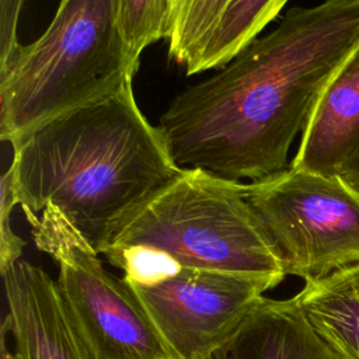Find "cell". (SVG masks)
<instances>
[{"mask_svg": "<svg viewBox=\"0 0 359 359\" xmlns=\"http://www.w3.org/2000/svg\"><path fill=\"white\" fill-rule=\"evenodd\" d=\"M359 45V0L290 8L223 69L178 93L158 128L180 168L262 180L287 156L328 83Z\"/></svg>", "mask_w": 359, "mask_h": 359, "instance_id": "6da1fadb", "label": "cell"}, {"mask_svg": "<svg viewBox=\"0 0 359 359\" xmlns=\"http://www.w3.org/2000/svg\"><path fill=\"white\" fill-rule=\"evenodd\" d=\"M10 144L8 168L22 212L55 205L97 251L181 171L160 128L142 114L132 81Z\"/></svg>", "mask_w": 359, "mask_h": 359, "instance_id": "7a4b0ae2", "label": "cell"}, {"mask_svg": "<svg viewBox=\"0 0 359 359\" xmlns=\"http://www.w3.org/2000/svg\"><path fill=\"white\" fill-rule=\"evenodd\" d=\"M98 252L129 285L184 268L251 275L273 287L286 276L247 199V184L201 168H181L115 227Z\"/></svg>", "mask_w": 359, "mask_h": 359, "instance_id": "3957f363", "label": "cell"}, {"mask_svg": "<svg viewBox=\"0 0 359 359\" xmlns=\"http://www.w3.org/2000/svg\"><path fill=\"white\" fill-rule=\"evenodd\" d=\"M137 65L116 0H60L45 32L0 69V137L11 142L116 91L133 80Z\"/></svg>", "mask_w": 359, "mask_h": 359, "instance_id": "277c9868", "label": "cell"}, {"mask_svg": "<svg viewBox=\"0 0 359 359\" xmlns=\"http://www.w3.org/2000/svg\"><path fill=\"white\" fill-rule=\"evenodd\" d=\"M247 199L286 276L311 282L359 262V195L338 175L289 167L247 184Z\"/></svg>", "mask_w": 359, "mask_h": 359, "instance_id": "5b68a950", "label": "cell"}, {"mask_svg": "<svg viewBox=\"0 0 359 359\" xmlns=\"http://www.w3.org/2000/svg\"><path fill=\"white\" fill-rule=\"evenodd\" d=\"M38 250L57 265V287L95 359H174L126 282L55 205L24 213Z\"/></svg>", "mask_w": 359, "mask_h": 359, "instance_id": "8992f818", "label": "cell"}, {"mask_svg": "<svg viewBox=\"0 0 359 359\" xmlns=\"http://www.w3.org/2000/svg\"><path fill=\"white\" fill-rule=\"evenodd\" d=\"M126 285L174 359H215L273 289L257 276L191 268Z\"/></svg>", "mask_w": 359, "mask_h": 359, "instance_id": "52a82bcc", "label": "cell"}, {"mask_svg": "<svg viewBox=\"0 0 359 359\" xmlns=\"http://www.w3.org/2000/svg\"><path fill=\"white\" fill-rule=\"evenodd\" d=\"M1 278L15 359H95L48 272L20 259Z\"/></svg>", "mask_w": 359, "mask_h": 359, "instance_id": "ba28073f", "label": "cell"}, {"mask_svg": "<svg viewBox=\"0 0 359 359\" xmlns=\"http://www.w3.org/2000/svg\"><path fill=\"white\" fill-rule=\"evenodd\" d=\"M359 144V45L317 101L290 167L339 175Z\"/></svg>", "mask_w": 359, "mask_h": 359, "instance_id": "9c48e42d", "label": "cell"}, {"mask_svg": "<svg viewBox=\"0 0 359 359\" xmlns=\"http://www.w3.org/2000/svg\"><path fill=\"white\" fill-rule=\"evenodd\" d=\"M215 359H342L294 299L265 297Z\"/></svg>", "mask_w": 359, "mask_h": 359, "instance_id": "30bf717a", "label": "cell"}, {"mask_svg": "<svg viewBox=\"0 0 359 359\" xmlns=\"http://www.w3.org/2000/svg\"><path fill=\"white\" fill-rule=\"evenodd\" d=\"M293 299L342 359H359V262L304 282Z\"/></svg>", "mask_w": 359, "mask_h": 359, "instance_id": "8fae6325", "label": "cell"}, {"mask_svg": "<svg viewBox=\"0 0 359 359\" xmlns=\"http://www.w3.org/2000/svg\"><path fill=\"white\" fill-rule=\"evenodd\" d=\"M289 0H231L187 74L223 67L280 13Z\"/></svg>", "mask_w": 359, "mask_h": 359, "instance_id": "7c38bea8", "label": "cell"}, {"mask_svg": "<svg viewBox=\"0 0 359 359\" xmlns=\"http://www.w3.org/2000/svg\"><path fill=\"white\" fill-rule=\"evenodd\" d=\"M231 0H180L168 38L170 56L189 65L202 50Z\"/></svg>", "mask_w": 359, "mask_h": 359, "instance_id": "4fadbf2b", "label": "cell"}, {"mask_svg": "<svg viewBox=\"0 0 359 359\" xmlns=\"http://www.w3.org/2000/svg\"><path fill=\"white\" fill-rule=\"evenodd\" d=\"M177 0H116L118 21L133 57L149 45L170 38Z\"/></svg>", "mask_w": 359, "mask_h": 359, "instance_id": "5bb4252c", "label": "cell"}, {"mask_svg": "<svg viewBox=\"0 0 359 359\" xmlns=\"http://www.w3.org/2000/svg\"><path fill=\"white\" fill-rule=\"evenodd\" d=\"M15 205H18V201L14 191L13 174L7 168L0 180V273H4L21 259L25 244L11 227V212Z\"/></svg>", "mask_w": 359, "mask_h": 359, "instance_id": "9a60e30c", "label": "cell"}, {"mask_svg": "<svg viewBox=\"0 0 359 359\" xmlns=\"http://www.w3.org/2000/svg\"><path fill=\"white\" fill-rule=\"evenodd\" d=\"M27 0H0V67L6 66L18 46V22Z\"/></svg>", "mask_w": 359, "mask_h": 359, "instance_id": "2e32d148", "label": "cell"}, {"mask_svg": "<svg viewBox=\"0 0 359 359\" xmlns=\"http://www.w3.org/2000/svg\"><path fill=\"white\" fill-rule=\"evenodd\" d=\"M355 194L359 195V144L338 175Z\"/></svg>", "mask_w": 359, "mask_h": 359, "instance_id": "e0dca14e", "label": "cell"}, {"mask_svg": "<svg viewBox=\"0 0 359 359\" xmlns=\"http://www.w3.org/2000/svg\"><path fill=\"white\" fill-rule=\"evenodd\" d=\"M7 332H8L7 325L3 323L1 331H0V338H1V341H0V359H15L14 353L11 351H8V348H7Z\"/></svg>", "mask_w": 359, "mask_h": 359, "instance_id": "ac0fdd59", "label": "cell"}, {"mask_svg": "<svg viewBox=\"0 0 359 359\" xmlns=\"http://www.w3.org/2000/svg\"><path fill=\"white\" fill-rule=\"evenodd\" d=\"M178 3H180V0H177V7H178ZM175 13H177V8H175Z\"/></svg>", "mask_w": 359, "mask_h": 359, "instance_id": "d6986e66", "label": "cell"}]
</instances>
